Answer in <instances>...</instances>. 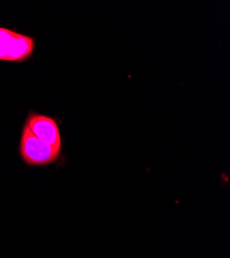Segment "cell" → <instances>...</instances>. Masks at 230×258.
Returning <instances> with one entry per match:
<instances>
[{
    "label": "cell",
    "mask_w": 230,
    "mask_h": 258,
    "mask_svg": "<svg viewBox=\"0 0 230 258\" xmlns=\"http://www.w3.org/2000/svg\"><path fill=\"white\" fill-rule=\"evenodd\" d=\"M20 154L25 163L43 166L55 162L60 151L38 140L25 126L20 142Z\"/></svg>",
    "instance_id": "1"
},
{
    "label": "cell",
    "mask_w": 230,
    "mask_h": 258,
    "mask_svg": "<svg viewBox=\"0 0 230 258\" xmlns=\"http://www.w3.org/2000/svg\"><path fill=\"white\" fill-rule=\"evenodd\" d=\"M34 50V39L8 28L0 27V60L23 61Z\"/></svg>",
    "instance_id": "2"
},
{
    "label": "cell",
    "mask_w": 230,
    "mask_h": 258,
    "mask_svg": "<svg viewBox=\"0 0 230 258\" xmlns=\"http://www.w3.org/2000/svg\"><path fill=\"white\" fill-rule=\"evenodd\" d=\"M25 126L38 140L55 148L58 151H61L60 131L54 119L44 115L31 114L28 117Z\"/></svg>",
    "instance_id": "3"
}]
</instances>
